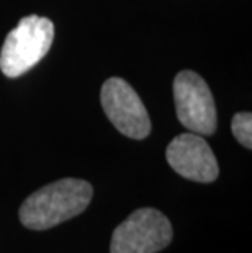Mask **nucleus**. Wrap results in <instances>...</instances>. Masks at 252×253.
<instances>
[{
	"label": "nucleus",
	"instance_id": "1",
	"mask_svg": "<svg viewBox=\"0 0 252 253\" xmlns=\"http://www.w3.org/2000/svg\"><path fill=\"white\" fill-rule=\"evenodd\" d=\"M92 185L79 178H62L40 188L25 199L20 220L26 229L46 230L82 214L92 201Z\"/></svg>",
	"mask_w": 252,
	"mask_h": 253
},
{
	"label": "nucleus",
	"instance_id": "2",
	"mask_svg": "<svg viewBox=\"0 0 252 253\" xmlns=\"http://www.w3.org/2000/svg\"><path fill=\"white\" fill-rule=\"evenodd\" d=\"M54 40V25L50 18L28 15L5 38L0 52V71L17 79L33 69L48 54Z\"/></svg>",
	"mask_w": 252,
	"mask_h": 253
},
{
	"label": "nucleus",
	"instance_id": "3",
	"mask_svg": "<svg viewBox=\"0 0 252 253\" xmlns=\"http://www.w3.org/2000/svg\"><path fill=\"white\" fill-rule=\"evenodd\" d=\"M174 230L170 220L154 208H141L113 230L110 253H157L167 249Z\"/></svg>",
	"mask_w": 252,
	"mask_h": 253
},
{
	"label": "nucleus",
	"instance_id": "4",
	"mask_svg": "<svg viewBox=\"0 0 252 253\" xmlns=\"http://www.w3.org/2000/svg\"><path fill=\"white\" fill-rule=\"evenodd\" d=\"M174 100L179 121L192 132L211 136L216 131V105L206 82L197 72L182 71L174 79Z\"/></svg>",
	"mask_w": 252,
	"mask_h": 253
},
{
	"label": "nucleus",
	"instance_id": "5",
	"mask_svg": "<svg viewBox=\"0 0 252 253\" xmlns=\"http://www.w3.org/2000/svg\"><path fill=\"white\" fill-rule=\"evenodd\" d=\"M100 101L111 125L121 134L136 141L149 136L151 120L148 110L126 80L120 77L106 80L100 91Z\"/></svg>",
	"mask_w": 252,
	"mask_h": 253
},
{
	"label": "nucleus",
	"instance_id": "6",
	"mask_svg": "<svg viewBox=\"0 0 252 253\" xmlns=\"http://www.w3.org/2000/svg\"><path fill=\"white\" fill-rule=\"evenodd\" d=\"M165 159L177 173L187 180L211 183L218 178L216 157L200 134L185 132L174 137L165 150Z\"/></svg>",
	"mask_w": 252,
	"mask_h": 253
},
{
	"label": "nucleus",
	"instance_id": "7",
	"mask_svg": "<svg viewBox=\"0 0 252 253\" xmlns=\"http://www.w3.org/2000/svg\"><path fill=\"white\" fill-rule=\"evenodd\" d=\"M231 129L241 145L246 149L252 147V115L249 111L236 113L231 121Z\"/></svg>",
	"mask_w": 252,
	"mask_h": 253
}]
</instances>
